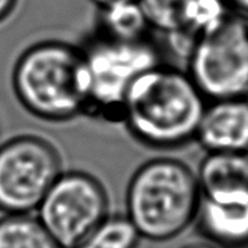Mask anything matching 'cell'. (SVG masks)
Returning a JSON list of instances; mask_svg holds the SVG:
<instances>
[{
  "instance_id": "6da1fadb",
  "label": "cell",
  "mask_w": 248,
  "mask_h": 248,
  "mask_svg": "<svg viewBox=\"0 0 248 248\" xmlns=\"http://www.w3.org/2000/svg\"><path fill=\"white\" fill-rule=\"evenodd\" d=\"M207 103L187 71L162 62L134 81L122 122L143 146L172 150L195 140Z\"/></svg>"
},
{
  "instance_id": "7a4b0ae2",
  "label": "cell",
  "mask_w": 248,
  "mask_h": 248,
  "mask_svg": "<svg viewBox=\"0 0 248 248\" xmlns=\"http://www.w3.org/2000/svg\"><path fill=\"white\" fill-rule=\"evenodd\" d=\"M200 200L196 172L178 159L155 157L130 179L125 210L141 237L167 242L195 223Z\"/></svg>"
},
{
  "instance_id": "3957f363",
  "label": "cell",
  "mask_w": 248,
  "mask_h": 248,
  "mask_svg": "<svg viewBox=\"0 0 248 248\" xmlns=\"http://www.w3.org/2000/svg\"><path fill=\"white\" fill-rule=\"evenodd\" d=\"M17 100L46 122H67L86 113L87 90L80 47L47 40L23 52L12 72Z\"/></svg>"
},
{
  "instance_id": "277c9868",
  "label": "cell",
  "mask_w": 248,
  "mask_h": 248,
  "mask_svg": "<svg viewBox=\"0 0 248 248\" xmlns=\"http://www.w3.org/2000/svg\"><path fill=\"white\" fill-rule=\"evenodd\" d=\"M81 49L87 90V115L122 120L128 90L139 76L162 63V54L150 40L125 43L97 33Z\"/></svg>"
},
{
  "instance_id": "5b68a950",
  "label": "cell",
  "mask_w": 248,
  "mask_h": 248,
  "mask_svg": "<svg viewBox=\"0 0 248 248\" xmlns=\"http://www.w3.org/2000/svg\"><path fill=\"white\" fill-rule=\"evenodd\" d=\"M186 60V71L208 102L248 97L247 17L232 12L195 42Z\"/></svg>"
},
{
  "instance_id": "8992f818",
  "label": "cell",
  "mask_w": 248,
  "mask_h": 248,
  "mask_svg": "<svg viewBox=\"0 0 248 248\" xmlns=\"http://www.w3.org/2000/svg\"><path fill=\"white\" fill-rule=\"evenodd\" d=\"M63 172L62 156L44 138L20 135L0 144V211L23 215L38 211Z\"/></svg>"
},
{
  "instance_id": "52a82bcc",
  "label": "cell",
  "mask_w": 248,
  "mask_h": 248,
  "mask_svg": "<svg viewBox=\"0 0 248 248\" xmlns=\"http://www.w3.org/2000/svg\"><path fill=\"white\" fill-rule=\"evenodd\" d=\"M107 191L81 171L62 172L38 208V219L63 248H79L108 216Z\"/></svg>"
},
{
  "instance_id": "ba28073f",
  "label": "cell",
  "mask_w": 248,
  "mask_h": 248,
  "mask_svg": "<svg viewBox=\"0 0 248 248\" xmlns=\"http://www.w3.org/2000/svg\"><path fill=\"white\" fill-rule=\"evenodd\" d=\"M195 141L205 152L248 154V97L207 103Z\"/></svg>"
},
{
  "instance_id": "9c48e42d",
  "label": "cell",
  "mask_w": 248,
  "mask_h": 248,
  "mask_svg": "<svg viewBox=\"0 0 248 248\" xmlns=\"http://www.w3.org/2000/svg\"><path fill=\"white\" fill-rule=\"evenodd\" d=\"M196 176L202 199L216 204L248 203V154L205 152Z\"/></svg>"
},
{
  "instance_id": "30bf717a",
  "label": "cell",
  "mask_w": 248,
  "mask_h": 248,
  "mask_svg": "<svg viewBox=\"0 0 248 248\" xmlns=\"http://www.w3.org/2000/svg\"><path fill=\"white\" fill-rule=\"evenodd\" d=\"M196 230L216 248H248L247 204H216L200 200Z\"/></svg>"
},
{
  "instance_id": "8fae6325",
  "label": "cell",
  "mask_w": 248,
  "mask_h": 248,
  "mask_svg": "<svg viewBox=\"0 0 248 248\" xmlns=\"http://www.w3.org/2000/svg\"><path fill=\"white\" fill-rule=\"evenodd\" d=\"M99 10V35L104 38L135 43L147 40L152 31L138 0L116 1Z\"/></svg>"
},
{
  "instance_id": "7c38bea8",
  "label": "cell",
  "mask_w": 248,
  "mask_h": 248,
  "mask_svg": "<svg viewBox=\"0 0 248 248\" xmlns=\"http://www.w3.org/2000/svg\"><path fill=\"white\" fill-rule=\"evenodd\" d=\"M0 248H63L31 214L0 217Z\"/></svg>"
},
{
  "instance_id": "4fadbf2b",
  "label": "cell",
  "mask_w": 248,
  "mask_h": 248,
  "mask_svg": "<svg viewBox=\"0 0 248 248\" xmlns=\"http://www.w3.org/2000/svg\"><path fill=\"white\" fill-rule=\"evenodd\" d=\"M140 239L127 215H108L79 248H136Z\"/></svg>"
},
{
  "instance_id": "5bb4252c",
  "label": "cell",
  "mask_w": 248,
  "mask_h": 248,
  "mask_svg": "<svg viewBox=\"0 0 248 248\" xmlns=\"http://www.w3.org/2000/svg\"><path fill=\"white\" fill-rule=\"evenodd\" d=\"M150 27L166 38L180 35L189 0H138Z\"/></svg>"
},
{
  "instance_id": "9a60e30c",
  "label": "cell",
  "mask_w": 248,
  "mask_h": 248,
  "mask_svg": "<svg viewBox=\"0 0 248 248\" xmlns=\"http://www.w3.org/2000/svg\"><path fill=\"white\" fill-rule=\"evenodd\" d=\"M227 4L233 14L248 19V0H227Z\"/></svg>"
},
{
  "instance_id": "2e32d148",
  "label": "cell",
  "mask_w": 248,
  "mask_h": 248,
  "mask_svg": "<svg viewBox=\"0 0 248 248\" xmlns=\"http://www.w3.org/2000/svg\"><path fill=\"white\" fill-rule=\"evenodd\" d=\"M16 4L17 0H0V23L4 22L11 15Z\"/></svg>"
},
{
  "instance_id": "e0dca14e",
  "label": "cell",
  "mask_w": 248,
  "mask_h": 248,
  "mask_svg": "<svg viewBox=\"0 0 248 248\" xmlns=\"http://www.w3.org/2000/svg\"><path fill=\"white\" fill-rule=\"evenodd\" d=\"M93 4H96L99 8L100 7L107 6V4H111V3H116V1H123V0H91Z\"/></svg>"
},
{
  "instance_id": "ac0fdd59",
  "label": "cell",
  "mask_w": 248,
  "mask_h": 248,
  "mask_svg": "<svg viewBox=\"0 0 248 248\" xmlns=\"http://www.w3.org/2000/svg\"><path fill=\"white\" fill-rule=\"evenodd\" d=\"M182 248H216L211 244H203V243H195V244H188V246H184Z\"/></svg>"
}]
</instances>
